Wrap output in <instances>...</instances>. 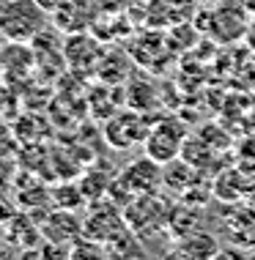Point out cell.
<instances>
[{"instance_id":"cell-1","label":"cell","mask_w":255,"mask_h":260,"mask_svg":"<svg viewBox=\"0 0 255 260\" xmlns=\"http://www.w3.org/2000/svg\"><path fill=\"white\" fill-rule=\"evenodd\" d=\"M146 153L151 159L162 161V165H167V161L179 159L181 151H184V132L176 126L173 121H165V123H157L151 132L146 135Z\"/></svg>"},{"instance_id":"cell-2","label":"cell","mask_w":255,"mask_h":260,"mask_svg":"<svg viewBox=\"0 0 255 260\" xmlns=\"http://www.w3.org/2000/svg\"><path fill=\"white\" fill-rule=\"evenodd\" d=\"M41 236L44 241H52V244H74L80 236H85V222L74 211L69 208H58L52 214L44 216V224H41Z\"/></svg>"},{"instance_id":"cell-3","label":"cell","mask_w":255,"mask_h":260,"mask_svg":"<svg viewBox=\"0 0 255 260\" xmlns=\"http://www.w3.org/2000/svg\"><path fill=\"white\" fill-rule=\"evenodd\" d=\"M121 178L126 181V186H129L134 194H151V192H157V186L162 184V161L151 159L146 153L143 159H134L132 165H126Z\"/></svg>"},{"instance_id":"cell-4","label":"cell","mask_w":255,"mask_h":260,"mask_svg":"<svg viewBox=\"0 0 255 260\" xmlns=\"http://www.w3.org/2000/svg\"><path fill=\"white\" fill-rule=\"evenodd\" d=\"M124 230H126V224L118 216V208H110L107 203L94 206V214L85 219V236L94 238V241H112Z\"/></svg>"},{"instance_id":"cell-5","label":"cell","mask_w":255,"mask_h":260,"mask_svg":"<svg viewBox=\"0 0 255 260\" xmlns=\"http://www.w3.org/2000/svg\"><path fill=\"white\" fill-rule=\"evenodd\" d=\"M219 241L209 230H189L187 236H181L176 241L173 252L181 257H189V260H209V257H217L219 255Z\"/></svg>"},{"instance_id":"cell-6","label":"cell","mask_w":255,"mask_h":260,"mask_svg":"<svg viewBox=\"0 0 255 260\" xmlns=\"http://www.w3.org/2000/svg\"><path fill=\"white\" fill-rule=\"evenodd\" d=\"M140 118L129 115V112H124V115H118L116 121L107 123V140L110 145H116V148H129L132 143H140V140H146L148 132L140 129Z\"/></svg>"},{"instance_id":"cell-7","label":"cell","mask_w":255,"mask_h":260,"mask_svg":"<svg viewBox=\"0 0 255 260\" xmlns=\"http://www.w3.org/2000/svg\"><path fill=\"white\" fill-rule=\"evenodd\" d=\"M3 233H6V241L22 247V252L31 249V247H36L41 238H44V236H41V228L27 214H17L11 222H6L3 224Z\"/></svg>"},{"instance_id":"cell-8","label":"cell","mask_w":255,"mask_h":260,"mask_svg":"<svg viewBox=\"0 0 255 260\" xmlns=\"http://www.w3.org/2000/svg\"><path fill=\"white\" fill-rule=\"evenodd\" d=\"M225 228H228V236L233 244L255 247V208H242L236 216H228Z\"/></svg>"},{"instance_id":"cell-9","label":"cell","mask_w":255,"mask_h":260,"mask_svg":"<svg viewBox=\"0 0 255 260\" xmlns=\"http://www.w3.org/2000/svg\"><path fill=\"white\" fill-rule=\"evenodd\" d=\"M110 184H112V181L107 178V173L91 170V173L80 181L82 194H85V203H96L99 198H102V194H107V192H110Z\"/></svg>"},{"instance_id":"cell-10","label":"cell","mask_w":255,"mask_h":260,"mask_svg":"<svg viewBox=\"0 0 255 260\" xmlns=\"http://www.w3.org/2000/svg\"><path fill=\"white\" fill-rule=\"evenodd\" d=\"M52 203L58 208H69V211H77L85 203V194H82V186L80 184H61L58 189L52 192Z\"/></svg>"},{"instance_id":"cell-11","label":"cell","mask_w":255,"mask_h":260,"mask_svg":"<svg viewBox=\"0 0 255 260\" xmlns=\"http://www.w3.org/2000/svg\"><path fill=\"white\" fill-rule=\"evenodd\" d=\"M17 178V165L9 156H0V192H6Z\"/></svg>"},{"instance_id":"cell-12","label":"cell","mask_w":255,"mask_h":260,"mask_svg":"<svg viewBox=\"0 0 255 260\" xmlns=\"http://www.w3.org/2000/svg\"><path fill=\"white\" fill-rule=\"evenodd\" d=\"M14 148H17V140H14L11 129H6V126H0V156H11Z\"/></svg>"},{"instance_id":"cell-13","label":"cell","mask_w":255,"mask_h":260,"mask_svg":"<svg viewBox=\"0 0 255 260\" xmlns=\"http://www.w3.org/2000/svg\"><path fill=\"white\" fill-rule=\"evenodd\" d=\"M14 216H17V206L6 198V192H0V224H6V222H11Z\"/></svg>"},{"instance_id":"cell-14","label":"cell","mask_w":255,"mask_h":260,"mask_svg":"<svg viewBox=\"0 0 255 260\" xmlns=\"http://www.w3.org/2000/svg\"><path fill=\"white\" fill-rule=\"evenodd\" d=\"M247 36H250V41H252V44H255V22H252L250 27H247Z\"/></svg>"},{"instance_id":"cell-15","label":"cell","mask_w":255,"mask_h":260,"mask_svg":"<svg viewBox=\"0 0 255 260\" xmlns=\"http://www.w3.org/2000/svg\"><path fill=\"white\" fill-rule=\"evenodd\" d=\"M203 3H214L217 6V3H225V0H203Z\"/></svg>"}]
</instances>
